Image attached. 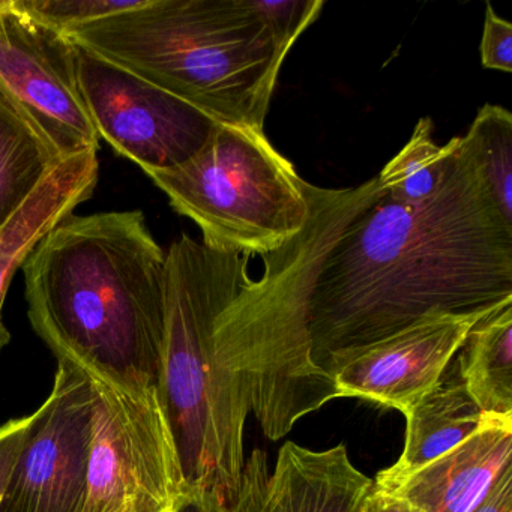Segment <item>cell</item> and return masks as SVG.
I'll return each instance as SVG.
<instances>
[{
  "label": "cell",
  "instance_id": "obj_2",
  "mask_svg": "<svg viewBox=\"0 0 512 512\" xmlns=\"http://www.w3.org/2000/svg\"><path fill=\"white\" fill-rule=\"evenodd\" d=\"M22 268L32 328L58 361L110 385L158 389L166 253L142 211L70 215Z\"/></svg>",
  "mask_w": 512,
  "mask_h": 512
},
{
  "label": "cell",
  "instance_id": "obj_14",
  "mask_svg": "<svg viewBox=\"0 0 512 512\" xmlns=\"http://www.w3.org/2000/svg\"><path fill=\"white\" fill-rule=\"evenodd\" d=\"M98 175V151L65 158L41 182L20 211L0 229V353L11 340L2 311L14 275L41 238L73 215L74 209L92 196Z\"/></svg>",
  "mask_w": 512,
  "mask_h": 512
},
{
  "label": "cell",
  "instance_id": "obj_7",
  "mask_svg": "<svg viewBox=\"0 0 512 512\" xmlns=\"http://www.w3.org/2000/svg\"><path fill=\"white\" fill-rule=\"evenodd\" d=\"M88 497L83 512H173L187 491L158 389L91 379Z\"/></svg>",
  "mask_w": 512,
  "mask_h": 512
},
{
  "label": "cell",
  "instance_id": "obj_15",
  "mask_svg": "<svg viewBox=\"0 0 512 512\" xmlns=\"http://www.w3.org/2000/svg\"><path fill=\"white\" fill-rule=\"evenodd\" d=\"M404 416L407 430L403 452L394 466L377 473L374 488L389 487L418 472L466 442L494 418L479 409L461 382L460 374L455 379L440 380Z\"/></svg>",
  "mask_w": 512,
  "mask_h": 512
},
{
  "label": "cell",
  "instance_id": "obj_17",
  "mask_svg": "<svg viewBox=\"0 0 512 512\" xmlns=\"http://www.w3.org/2000/svg\"><path fill=\"white\" fill-rule=\"evenodd\" d=\"M61 161L64 160L0 94V229Z\"/></svg>",
  "mask_w": 512,
  "mask_h": 512
},
{
  "label": "cell",
  "instance_id": "obj_12",
  "mask_svg": "<svg viewBox=\"0 0 512 512\" xmlns=\"http://www.w3.org/2000/svg\"><path fill=\"white\" fill-rule=\"evenodd\" d=\"M373 479L356 469L344 443L313 451L286 442L274 472L268 457L254 449L245 458L230 512H361Z\"/></svg>",
  "mask_w": 512,
  "mask_h": 512
},
{
  "label": "cell",
  "instance_id": "obj_16",
  "mask_svg": "<svg viewBox=\"0 0 512 512\" xmlns=\"http://www.w3.org/2000/svg\"><path fill=\"white\" fill-rule=\"evenodd\" d=\"M458 353V374L479 409L512 419V301L479 320Z\"/></svg>",
  "mask_w": 512,
  "mask_h": 512
},
{
  "label": "cell",
  "instance_id": "obj_19",
  "mask_svg": "<svg viewBox=\"0 0 512 512\" xmlns=\"http://www.w3.org/2000/svg\"><path fill=\"white\" fill-rule=\"evenodd\" d=\"M464 139L472 148L491 196L512 224V115L505 107L485 104L476 113Z\"/></svg>",
  "mask_w": 512,
  "mask_h": 512
},
{
  "label": "cell",
  "instance_id": "obj_4",
  "mask_svg": "<svg viewBox=\"0 0 512 512\" xmlns=\"http://www.w3.org/2000/svg\"><path fill=\"white\" fill-rule=\"evenodd\" d=\"M65 37L217 124L262 133L290 52L254 0H140Z\"/></svg>",
  "mask_w": 512,
  "mask_h": 512
},
{
  "label": "cell",
  "instance_id": "obj_13",
  "mask_svg": "<svg viewBox=\"0 0 512 512\" xmlns=\"http://www.w3.org/2000/svg\"><path fill=\"white\" fill-rule=\"evenodd\" d=\"M508 469H512V419L491 418L457 448L376 490L401 497L424 512H475Z\"/></svg>",
  "mask_w": 512,
  "mask_h": 512
},
{
  "label": "cell",
  "instance_id": "obj_10",
  "mask_svg": "<svg viewBox=\"0 0 512 512\" xmlns=\"http://www.w3.org/2000/svg\"><path fill=\"white\" fill-rule=\"evenodd\" d=\"M91 422V380L76 365L58 361L55 385L32 413L0 512L85 511Z\"/></svg>",
  "mask_w": 512,
  "mask_h": 512
},
{
  "label": "cell",
  "instance_id": "obj_6",
  "mask_svg": "<svg viewBox=\"0 0 512 512\" xmlns=\"http://www.w3.org/2000/svg\"><path fill=\"white\" fill-rule=\"evenodd\" d=\"M148 176L178 214L197 224L203 244L223 253L265 256L310 217L308 182L253 128L215 124L191 160Z\"/></svg>",
  "mask_w": 512,
  "mask_h": 512
},
{
  "label": "cell",
  "instance_id": "obj_18",
  "mask_svg": "<svg viewBox=\"0 0 512 512\" xmlns=\"http://www.w3.org/2000/svg\"><path fill=\"white\" fill-rule=\"evenodd\" d=\"M433 133L431 118L419 119L409 142L377 175L386 196L397 202L415 203L436 190L454 148V137L440 146L434 142Z\"/></svg>",
  "mask_w": 512,
  "mask_h": 512
},
{
  "label": "cell",
  "instance_id": "obj_26",
  "mask_svg": "<svg viewBox=\"0 0 512 512\" xmlns=\"http://www.w3.org/2000/svg\"><path fill=\"white\" fill-rule=\"evenodd\" d=\"M475 512H512V469L503 473Z\"/></svg>",
  "mask_w": 512,
  "mask_h": 512
},
{
  "label": "cell",
  "instance_id": "obj_24",
  "mask_svg": "<svg viewBox=\"0 0 512 512\" xmlns=\"http://www.w3.org/2000/svg\"><path fill=\"white\" fill-rule=\"evenodd\" d=\"M173 512H230L217 494L209 491L187 490Z\"/></svg>",
  "mask_w": 512,
  "mask_h": 512
},
{
  "label": "cell",
  "instance_id": "obj_25",
  "mask_svg": "<svg viewBox=\"0 0 512 512\" xmlns=\"http://www.w3.org/2000/svg\"><path fill=\"white\" fill-rule=\"evenodd\" d=\"M361 512H424L401 497L383 493L371 487L362 502Z\"/></svg>",
  "mask_w": 512,
  "mask_h": 512
},
{
  "label": "cell",
  "instance_id": "obj_23",
  "mask_svg": "<svg viewBox=\"0 0 512 512\" xmlns=\"http://www.w3.org/2000/svg\"><path fill=\"white\" fill-rule=\"evenodd\" d=\"M31 422L32 415H29L11 419L7 424L0 425V497L4 494L11 470L22 451Z\"/></svg>",
  "mask_w": 512,
  "mask_h": 512
},
{
  "label": "cell",
  "instance_id": "obj_11",
  "mask_svg": "<svg viewBox=\"0 0 512 512\" xmlns=\"http://www.w3.org/2000/svg\"><path fill=\"white\" fill-rule=\"evenodd\" d=\"M506 302L470 313L428 314L382 340L334 353L323 370L340 397L365 398L407 415L442 380L470 329Z\"/></svg>",
  "mask_w": 512,
  "mask_h": 512
},
{
  "label": "cell",
  "instance_id": "obj_3",
  "mask_svg": "<svg viewBox=\"0 0 512 512\" xmlns=\"http://www.w3.org/2000/svg\"><path fill=\"white\" fill-rule=\"evenodd\" d=\"M307 194L310 217L304 229L262 256L260 280L248 278L215 322L218 355L271 440L287 436L296 421L340 398L311 356L308 308L329 251L385 190L376 176L341 190L308 182Z\"/></svg>",
  "mask_w": 512,
  "mask_h": 512
},
{
  "label": "cell",
  "instance_id": "obj_9",
  "mask_svg": "<svg viewBox=\"0 0 512 512\" xmlns=\"http://www.w3.org/2000/svg\"><path fill=\"white\" fill-rule=\"evenodd\" d=\"M0 94L62 158L100 149L77 83L76 47L0 0Z\"/></svg>",
  "mask_w": 512,
  "mask_h": 512
},
{
  "label": "cell",
  "instance_id": "obj_21",
  "mask_svg": "<svg viewBox=\"0 0 512 512\" xmlns=\"http://www.w3.org/2000/svg\"><path fill=\"white\" fill-rule=\"evenodd\" d=\"M278 43L292 50L302 34L319 19L323 0H254Z\"/></svg>",
  "mask_w": 512,
  "mask_h": 512
},
{
  "label": "cell",
  "instance_id": "obj_22",
  "mask_svg": "<svg viewBox=\"0 0 512 512\" xmlns=\"http://www.w3.org/2000/svg\"><path fill=\"white\" fill-rule=\"evenodd\" d=\"M479 49L482 67L512 73V25L497 16L491 4L485 5L484 31Z\"/></svg>",
  "mask_w": 512,
  "mask_h": 512
},
{
  "label": "cell",
  "instance_id": "obj_5",
  "mask_svg": "<svg viewBox=\"0 0 512 512\" xmlns=\"http://www.w3.org/2000/svg\"><path fill=\"white\" fill-rule=\"evenodd\" d=\"M253 256L223 253L188 235L166 253V322L158 394L187 490L229 503L245 464L250 400L215 346V322L250 278Z\"/></svg>",
  "mask_w": 512,
  "mask_h": 512
},
{
  "label": "cell",
  "instance_id": "obj_20",
  "mask_svg": "<svg viewBox=\"0 0 512 512\" xmlns=\"http://www.w3.org/2000/svg\"><path fill=\"white\" fill-rule=\"evenodd\" d=\"M35 22L65 35L79 26L136 7L140 0H14Z\"/></svg>",
  "mask_w": 512,
  "mask_h": 512
},
{
  "label": "cell",
  "instance_id": "obj_8",
  "mask_svg": "<svg viewBox=\"0 0 512 512\" xmlns=\"http://www.w3.org/2000/svg\"><path fill=\"white\" fill-rule=\"evenodd\" d=\"M77 83L100 140L146 175L182 166L217 122L181 98L76 46Z\"/></svg>",
  "mask_w": 512,
  "mask_h": 512
},
{
  "label": "cell",
  "instance_id": "obj_1",
  "mask_svg": "<svg viewBox=\"0 0 512 512\" xmlns=\"http://www.w3.org/2000/svg\"><path fill=\"white\" fill-rule=\"evenodd\" d=\"M512 301V224L503 218L464 136L421 202L386 193L341 233L308 308L311 356L367 346L433 313ZM325 371V370H323Z\"/></svg>",
  "mask_w": 512,
  "mask_h": 512
}]
</instances>
